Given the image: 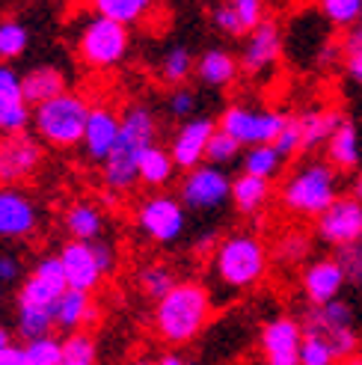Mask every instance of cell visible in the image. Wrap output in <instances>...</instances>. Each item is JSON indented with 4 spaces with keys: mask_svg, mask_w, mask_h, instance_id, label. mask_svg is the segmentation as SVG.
Returning a JSON list of instances; mask_svg holds the SVG:
<instances>
[{
    "mask_svg": "<svg viewBox=\"0 0 362 365\" xmlns=\"http://www.w3.org/2000/svg\"><path fill=\"white\" fill-rule=\"evenodd\" d=\"M270 270L267 244L256 232H232L223 235L211 252L214 279L229 291H249L264 282Z\"/></svg>",
    "mask_w": 362,
    "mask_h": 365,
    "instance_id": "obj_4",
    "label": "cell"
},
{
    "mask_svg": "<svg viewBox=\"0 0 362 365\" xmlns=\"http://www.w3.org/2000/svg\"><path fill=\"white\" fill-rule=\"evenodd\" d=\"M274 181H264V178H256V175H234L232 178V196H229V205L238 211L241 217H259L270 199H274Z\"/></svg>",
    "mask_w": 362,
    "mask_h": 365,
    "instance_id": "obj_25",
    "label": "cell"
},
{
    "mask_svg": "<svg viewBox=\"0 0 362 365\" xmlns=\"http://www.w3.org/2000/svg\"><path fill=\"white\" fill-rule=\"evenodd\" d=\"M241 155H244V145H241L238 140H232L229 134H223L220 128H217L214 137H211V143H208L205 163H211V167H220V170H226V167H232L234 160H241Z\"/></svg>",
    "mask_w": 362,
    "mask_h": 365,
    "instance_id": "obj_39",
    "label": "cell"
},
{
    "mask_svg": "<svg viewBox=\"0 0 362 365\" xmlns=\"http://www.w3.org/2000/svg\"><path fill=\"white\" fill-rule=\"evenodd\" d=\"M33 122V107L27 101L0 104V134H21Z\"/></svg>",
    "mask_w": 362,
    "mask_h": 365,
    "instance_id": "obj_42",
    "label": "cell"
},
{
    "mask_svg": "<svg viewBox=\"0 0 362 365\" xmlns=\"http://www.w3.org/2000/svg\"><path fill=\"white\" fill-rule=\"evenodd\" d=\"M60 365H71V362H60Z\"/></svg>",
    "mask_w": 362,
    "mask_h": 365,
    "instance_id": "obj_58",
    "label": "cell"
},
{
    "mask_svg": "<svg viewBox=\"0 0 362 365\" xmlns=\"http://www.w3.org/2000/svg\"><path fill=\"white\" fill-rule=\"evenodd\" d=\"M53 321H57V330L63 336L78 333V330L93 333V327H98V321H101V306L93 300V294H86V291L66 288L57 306H53Z\"/></svg>",
    "mask_w": 362,
    "mask_h": 365,
    "instance_id": "obj_21",
    "label": "cell"
},
{
    "mask_svg": "<svg viewBox=\"0 0 362 365\" xmlns=\"http://www.w3.org/2000/svg\"><path fill=\"white\" fill-rule=\"evenodd\" d=\"M60 262H63V270H66V282L68 288L75 291H86V294H93V291L101 285L104 273L95 262V252H93V244H83V241H66L60 247Z\"/></svg>",
    "mask_w": 362,
    "mask_h": 365,
    "instance_id": "obj_20",
    "label": "cell"
},
{
    "mask_svg": "<svg viewBox=\"0 0 362 365\" xmlns=\"http://www.w3.org/2000/svg\"><path fill=\"white\" fill-rule=\"evenodd\" d=\"M21 93H24V101L30 107L45 104L51 98L68 93V78H66V71L60 66H51V63L33 66L30 71L21 75Z\"/></svg>",
    "mask_w": 362,
    "mask_h": 365,
    "instance_id": "obj_24",
    "label": "cell"
},
{
    "mask_svg": "<svg viewBox=\"0 0 362 365\" xmlns=\"http://www.w3.org/2000/svg\"><path fill=\"white\" fill-rule=\"evenodd\" d=\"M217 131V122L208 116H193L187 122H181L172 137H170V155L175 160V167L181 173H190L196 170L199 163H205V152H208V143Z\"/></svg>",
    "mask_w": 362,
    "mask_h": 365,
    "instance_id": "obj_16",
    "label": "cell"
},
{
    "mask_svg": "<svg viewBox=\"0 0 362 365\" xmlns=\"http://www.w3.org/2000/svg\"><path fill=\"white\" fill-rule=\"evenodd\" d=\"M315 235L333 250L362 241V202L351 193L338 196L321 217H315Z\"/></svg>",
    "mask_w": 362,
    "mask_h": 365,
    "instance_id": "obj_12",
    "label": "cell"
},
{
    "mask_svg": "<svg viewBox=\"0 0 362 365\" xmlns=\"http://www.w3.org/2000/svg\"><path fill=\"white\" fill-rule=\"evenodd\" d=\"M351 196H356L362 202V167L353 173V181H351Z\"/></svg>",
    "mask_w": 362,
    "mask_h": 365,
    "instance_id": "obj_53",
    "label": "cell"
},
{
    "mask_svg": "<svg viewBox=\"0 0 362 365\" xmlns=\"http://www.w3.org/2000/svg\"><path fill=\"white\" fill-rule=\"evenodd\" d=\"M338 365H362V351H359V354H353V356H348V359H341Z\"/></svg>",
    "mask_w": 362,
    "mask_h": 365,
    "instance_id": "obj_55",
    "label": "cell"
},
{
    "mask_svg": "<svg viewBox=\"0 0 362 365\" xmlns=\"http://www.w3.org/2000/svg\"><path fill=\"white\" fill-rule=\"evenodd\" d=\"M338 196H345L341 193V173L330 167L324 158H309L297 163L276 190L279 205L288 214L306 217V220L321 217Z\"/></svg>",
    "mask_w": 362,
    "mask_h": 365,
    "instance_id": "obj_3",
    "label": "cell"
},
{
    "mask_svg": "<svg viewBox=\"0 0 362 365\" xmlns=\"http://www.w3.org/2000/svg\"><path fill=\"white\" fill-rule=\"evenodd\" d=\"M211 315H214V300L208 285L196 279H178V285L170 294L155 303L152 327L160 341L178 351L205 333Z\"/></svg>",
    "mask_w": 362,
    "mask_h": 365,
    "instance_id": "obj_2",
    "label": "cell"
},
{
    "mask_svg": "<svg viewBox=\"0 0 362 365\" xmlns=\"http://www.w3.org/2000/svg\"><path fill=\"white\" fill-rule=\"evenodd\" d=\"M167 110L178 122L193 119V113H196V93L190 86H175L170 93V98H167Z\"/></svg>",
    "mask_w": 362,
    "mask_h": 365,
    "instance_id": "obj_45",
    "label": "cell"
},
{
    "mask_svg": "<svg viewBox=\"0 0 362 365\" xmlns=\"http://www.w3.org/2000/svg\"><path fill=\"white\" fill-rule=\"evenodd\" d=\"M93 252H95V262H98L101 273H104V277H110V273L116 270V264H119V255H116V247H113L110 241H104V238H98V241H93Z\"/></svg>",
    "mask_w": 362,
    "mask_h": 365,
    "instance_id": "obj_48",
    "label": "cell"
},
{
    "mask_svg": "<svg viewBox=\"0 0 362 365\" xmlns=\"http://www.w3.org/2000/svg\"><path fill=\"white\" fill-rule=\"evenodd\" d=\"M324 160L338 173H356L362 167V137L353 119L345 116V122L333 131V137L324 145Z\"/></svg>",
    "mask_w": 362,
    "mask_h": 365,
    "instance_id": "obj_22",
    "label": "cell"
},
{
    "mask_svg": "<svg viewBox=\"0 0 362 365\" xmlns=\"http://www.w3.org/2000/svg\"><path fill=\"white\" fill-rule=\"evenodd\" d=\"M336 262L341 264V270H345L348 285L362 288V241L336 250Z\"/></svg>",
    "mask_w": 362,
    "mask_h": 365,
    "instance_id": "obj_44",
    "label": "cell"
},
{
    "mask_svg": "<svg viewBox=\"0 0 362 365\" xmlns=\"http://www.w3.org/2000/svg\"><path fill=\"white\" fill-rule=\"evenodd\" d=\"M53 330H57L53 309L15 303V333H18V339H24V344L36 341V339H45V336H53Z\"/></svg>",
    "mask_w": 362,
    "mask_h": 365,
    "instance_id": "obj_30",
    "label": "cell"
},
{
    "mask_svg": "<svg viewBox=\"0 0 362 365\" xmlns=\"http://www.w3.org/2000/svg\"><path fill=\"white\" fill-rule=\"evenodd\" d=\"M279 57H282V27L274 18H264L244 39V48L238 53L241 71H247L249 78H262L279 63Z\"/></svg>",
    "mask_w": 362,
    "mask_h": 365,
    "instance_id": "obj_15",
    "label": "cell"
},
{
    "mask_svg": "<svg viewBox=\"0 0 362 365\" xmlns=\"http://www.w3.org/2000/svg\"><path fill=\"white\" fill-rule=\"evenodd\" d=\"M300 327H303L306 336H318V339L327 341L330 348L338 354V359H348V356L362 351L353 306L345 297H338L333 303H324V306H306Z\"/></svg>",
    "mask_w": 362,
    "mask_h": 365,
    "instance_id": "obj_7",
    "label": "cell"
},
{
    "mask_svg": "<svg viewBox=\"0 0 362 365\" xmlns=\"http://www.w3.org/2000/svg\"><path fill=\"white\" fill-rule=\"evenodd\" d=\"M0 300H4V285H0Z\"/></svg>",
    "mask_w": 362,
    "mask_h": 365,
    "instance_id": "obj_57",
    "label": "cell"
},
{
    "mask_svg": "<svg viewBox=\"0 0 362 365\" xmlns=\"http://www.w3.org/2000/svg\"><path fill=\"white\" fill-rule=\"evenodd\" d=\"M137 285H140V294L143 297L157 303L160 297H167L170 291L178 285V277H175V270L170 264L152 262V264H146V267L137 273Z\"/></svg>",
    "mask_w": 362,
    "mask_h": 365,
    "instance_id": "obj_34",
    "label": "cell"
},
{
    "mask_svg": "<svg viewBox=\"0 0 362 365\" xmlns=\"http://www.w3.org/2000/svg\"><path fill=\"white\" fill-rule=\"evenodd\" d=\"M274 149L282 155V160H291L300 155V122H297V113L288 116L285 128L279 131V137L274 140Z\"/></svg>",
    "mask_w": 362,
    "mask_h": 365,
    "instance_id": "obj_46",
    "label": "cell"
},
{
    "mask_svg": "<svg viewBox=\"0 0 362 365\" xmlns=\"http://www.w3.org/2000/svg\"><path fill=\"white\" fill-rule=\"evenodd\" d=\"M45 160V143L30 134H0V187H21L39 173Z\"/></svg>",
    "mask_w": 362,
    "mask_h": 365,
    "instance_id": "obj_11",
    "label": "cell"
},
{
    "mask_svg": "<svg viewBox=\"0 0 362 365\" xmlns=\"http://www.w3.org/2000/svg\"><path fill=\"white\" fill-rule=\"evenodd\" d=\"M220 238H223V235H217L214 229H208V232H202V235L196 238V250H211V247L220 244Z\"/></svg>",
    "mask_w": 362,
    "mask_h": 365,
    "instance_id": "obj_52",
    "label": "cell"
},
{
    "mask_svg": "<svg viewBox=\"0 0 362 365\" xmlns=\"http://www.w3.org/2000/svg\"><path fill=\"white\" fill-rule=\"evenodd\" d=\"M9 344H12V333H9V327H6V324H0V351L9 348Z\"/></svg>",
    "mask_w": 362,
    "mask_h": 365,
    "instance_id": "obj_54",
    "label": "cell"
},
{
    "mask_svg": "<svg viewBox=\"0 0 362 365\" xmlns=\"http://www.w3.org/2000/svg\"><path fill=\"white\" fill-rule=\"evenodd\" d=\"M297 122H300V155H312L315 149L327 145V140L345 122V116L336 107H318V110L297 113Z\"/></svg>",
    "mask_w": 362,
    "mask_h": 365,
    "instance_id": "obj_26",
    "label": "cell"
},
{
    "mask_svg": "<svg viewBox=\"0 0 362 365\" xmlns=\"http://www.w3.org/2000/svg\"><path fill=\"white\" fill-rule=\"evenodd\" d=\"M63 226L68 232V241L93 244L104 235V211L95 202H89V199H78V202L66 208Z\"/></svg>",
    "mask_w": 362,
    "mask_h": 365,
    "instance_id": "obj_27",
    "label": "cell"
},
{
    "mask_svg": "<svg viewBox=\"0 0 362 365\" xmlns=\"http://www.w3.org/2000/svg\"><path fill=\"white\" fill-rule=\"evenodd\" d=\"M24 359L27 365H60L63 362V339L45 336L24 344Z\"/></svg>",
    "mask_w": 362,
    "mask_h": 365,
    "instance_id": "obj_41",
    "label": "cell"
},
{
    "mask_svg": "<svg viewBox=\"0 0 362 365\" xmlns=\"http://www.w3.org/2000/svg\"><path fill=\"white\" fill-rule=\"evenodd\" d=\"M341 53H345V75L362 89V24L341 36Z\"/></svg>",
    "mask_w": 362,
    "mask_h": 365,
    "instance_id": "obj_40",
    "label": "cell"
},
{
    "mask_svg": "<svg viewBox=\"0 0 362 365\" xmlns=\"http://www.w3.org/2000/svg\"><path fill=\"white\" fill-rule=\"evenodd\" d=\"M196 71V57H193V51L187 45H172L167 48V53L160 57L157 63V78L170 83L172 89L175 86H185V81Z\"/></svg>",
    "mask_w": 362,
    "mask_h": 365,
    "instance_id": "obj_31",
    "label": "cell"
},
{
    "mask_svg": "<svg viewBox=\"0 0 362 365\" xmlns=\"http://www.w3.org/2000/svg\"><path fill=\"white\" fill-rule=\"evenodd\" d=\"M63 362L71 365H95L98 362V341L89 330H78L63 336Z\"/></svg>",
    "mask_w": 362,
    "mask_h": 365,
    "instance_id": "obj_36",
    "label": "cell"
},
{
    "mask_svg": "<svg viewBox=\"0 0 362 365\" xmlns=\"http://www.w3.org/2000/svg\"><path fill=\"white\" fill-rule=\"evenodd\" d=\"M12 101H24L21 75L9 63H0V104H12Z\"/></svg>",
    "mask_w": 362,
    "mask_h": 365,
    "instance_id": "obj_47",
    "label": "cell"
},
{
    "mask_svg": "<svg viewBox=\"0 0 362 365\" xmlns=\"http://www.w3.org/2000/svg\"><path fill=\"white\" fill-rule=\"evenodd\" d=\"M89 119V101L81 93H63L33 107V134L51 149H78Z\"/></svg>",
    "mask_w": 362,
    "mask_h": 365,
    "instance_id": "obj_5",
    "label": "cell"
},
{
    "mask_svg": "<svg viewBox=\"0 0 362 365\" xmlns=\"http://www.w3.org/2000/svg\"><path fill=\"white\" fill-rule=\"evenodd\" d=\"M267 18L264 0H220L211 9L214 30L226 36V39H247Z\"/></svg>",
    "mask_w": 362,
    "mask_h": 365,
    "instance_id": "obj_19",
    "label": "cell"
},
{
    "mask_svg": "<svg viewBox=\"0 0 362 365\" xmlns=\"http://www.w3.org/2000/svg\"><path fill=\"white\" fill-rule=\"evenodd\" d=\"M30 48V30L27 24L6 18L0 21V63H12Z\"/></svg>",
    "mask_w": 362,
    "mask_h": 365,
    "instance_id": "obj_37",
    "label": "cell"
},
{
    "mask_svg": "<svg viewBox=\"0 0 362 365\" xmlns=\"http://www.w3.org/2000/svg\"><path fill=\"white\" fill-rule=\"evenodd\" d=\"M348 279L345 270L336 262V255H321V259H312L300 273V291L306 297V306H324L341 297Z\"/></svg>",
    "mask_w": 362,
    "mask_h": 365,
    "instance_id": "obj_17",
    "label": "cell"
},
{
    "mask_svg": "<svg viewBox=\"0 0 362 365\" xmlns=\"http://www.w3.org/2000/svg\"><path fill=\"white\" fill-rule=\"evenodd\" d=\"M338 354L318 336H306L300 341V365H338Z\"/></svg>",
    "mask_w": 362,
    "mask_h": 365,
    "instance_id": "obj_43",
    "label": "cell"
},
{
    "mask_svg": "<svg viewBox=\"0 0 362 365\" xmlns=\"http://www.w3.org/2000/svg\"><path fill=\"white\" fill-rule=\"evenodd\" d=\"M21 270H24V264H21V259H18V255L0 252V285L18 282V279H21Z\"/></svg>",
    "mask_w": 362,
    "mask_h": 365,
    "instance_id": "obj_49",
    "label": "cell"
},
{
    "mask_svg": "<svg viewBox=\"0 0 362 365\" xmlns=\"http://www.w3.org/2000/svg\"><path fill=\"white\" fill-rule=\"evenodd\" d=\"M181 205L196 214H211L229 205L232 196V178L226 170L211 167V163H199L196 170L185 173L178 181V193Z\"/></svg>",
    "mask_w": 362,
    "mask_h": 365,
    "instance_id": "obj_10",
    "label": "cell"
},
{
    "mask_svg": "<svg viewBox=\"0 0 362 365\" xmlns=\"http://www.w3.org/2000/svg\"><path fill=\"white\" fill-rule=\"evenodd\" d=\"M300 341H303L300 318L276 315L264 321L259 330L262 362L264 365H300Z\"/></svg>",
    "mask_w": 362,
    "mask_h": 365,
    "instance_id": "obj_13",
    "label": "cell"
},
{
    "mask_svg": "<svg viewBox=\"0 0 362 365\" xmlns=\"http://www.w3.org/2000/svg\"><path fill=\"white\" fill-rule=\"evenodd\" d=\"M155 9H157V0H89V12L110 18V21L128 30L137 24H146Z\"/></svg>",
    "mask_w": 362,
    "mask_h": 365,
    "instance_id": "obj_28",
    "label": "cell"
},
{
    "mask_svg": "<svg viewBox=\"0 0 362 365\" xmlns=\"http://www.w3.org/2000/svg\"><path fill=\"white\" fill-rule=\"evenodd\" d=\"M157 116L149 104H131L122 110V128L113 152L101 163V181L107 196L131 193L140 185V158L157 145Z\"/></svg>",
    "mask_w": 362,
    "mask_h": 365,
    "instance_id": "obj_1",
    "label": "cell"
},
{
    "mask_svg": "<svg viewBox=\"0 0 362 365\" xmlns=\"http://www.w3.org/2000/svg\"><path fill=\"white\" fill-rule=\"evenodd\" d=\"M119 128H122V113H116L113 107H107V104L89 107V119H86L83 140H81L83 158L89 163H104L119 140Z\"/></svg>",
    "mask_w": 362,
    "mask_h": 365,
    "instance_id": "obj_18",
    "label": "cell"
},
{
    "mask_svg": "<svg viewBox=\"0 0 362 365\" xmlns=\"http://www.w3.org/2000/svg\"><path fill=\"white\" fill-rule=\"evenodd\" d=\"M75 51L86 68L95 71H110L122 66L131 53V30L122 27L110 18H101L95 12H89L83 18V24L78 27Z\"/></svg>",
    "mask_w": 362,
    "mask_h": 365,
    "instance_id": "obj_6",
    "label": "cell"
},
{
    "mask_svg": "<svg viewBox=\"0 0 362 365\" xmlns=\"http://www.w3.org/2000/svg\"><path fill=\"white\" fill-rule=\"evenodd\" d=\"M39 223V205L24 187H0V241H27Z\"/></svg>",
    "mask_w": 362,
    "mask_h": 365,
    "instance_id": "obj_14",
    "label": "cell"
},
{
    "mask_svg": "<svg viewBox=\"0 0 362 365\" xmlns=\"http://www.w3.org/2000/svg\"><path fill=\"white\" fill-rule=\"evenodd\" d=\"M309 252H312V238L300 229L282 232L274 241V250H270V255H274L282 267H300L303 262H309Z\"/></svg>",
    "mask_w": 362,
    "mask_h": 365,
    "instance_id": "obj_33",
    "label": "cell"
},
{
    "mask_svg": "<svg viewBox=\"0 0 362 365\" xmlns=\"http://www.w3.org/2000/svg\"><path fill=\"white\" fill-rule=\"evenodd\" d=\"M282 167H285V160L274 145H249L241 155V173L264 178V181H274L282 173Z\"/></svg>",
    "mask_w": 362,
    "mask_h": 365,
    "instance_id": "obj_32",
    "label": "cell"
},
{
    "mask_svg": "<svg viewBox=\"0 0 362 365\" xmlns=\"http://www.w3.org/2000/svg\"><path fill=\"white\" fill-rule=\"evenodd\" d=\"M318 9L336 30H353L362 24V0H318Z\"/></svg>",
    "mask_w": 362,
    "mask_h": 365,
    "instance_id": "obj_35",
    "label": "cell"
},
{
    "mask_svg": "<svg viewBox=\"0 0 362 365\" xmlns=\"http://www.w3.org/2000/svg\"><path fill=\"white\" fill-rule=\"evenodd\" d=\"M288 116L291 113L276 110V107L259 110V107H247V104H229L220 113V119H217V128L232 140H238L244 149H249V145H274Z\"/></svg>",
    "mask_w": 362,
    "mask_h": 365,
    "instance_id": "obj_9",
    "label": "cell"
},
{
    "mask_svg": "<svg viewBox=\"0 0 362 365\" xmlns=\"http://www.w3.org/2000/svg\"><path fill=\"white\" fill-rule=\"evenodd\" d=\"M60 294H63V291H60L57 285L39 279L36 273H27V279L21 282V288H18V294H15V303L53 309V306H57V300H60Z\"/></svg>",
    "mask_w": 362,
    "mask_h": 365,
    "instance_id": "obj_38",
    "label": "cell"
},
{
    "mask_svg": "<svg viewBox=\"0 0 362 365\" xmlns=\"http://www.w3.org/2000/svg\"><path fill=\"white\" fill-rule=\"evenodd\" d=\"M157 365H199L196 359H190V356H185L181 351H167L164 356L157 359Z\"/></svg>",
    "mask_w": 362,
    "mask_h": 365,
    "instance_id": "obj_51",
    "label": "cell"
},
{
    "mask_svg": "<svg viewBox=\"0 0 362 365\" xmlns=\"http://www.w3.org/2000/svg\"><path fill=\"white\" fill-rule=\"evenodd\" d=\"M0 365H27L24 359V344H9V348L0 351Z\"/></svg>",
    "mask_w": 362,
    "mask_h": 365,
    "instance_id": "obj_50",
    "label": "cell"
},
{
    "mask_svg": "<svg viewBox=\"0 0 362 365\" xmlns=\"http://www.w3.org/2000/svg\"><path fill=\"white\" fill-rule=\"evenodd\" d=\"M175 160L170 155L167 145H152V149L140 158V185L143 187H152V190H160L167 187L170 181L175 178Z\"/></svg>",
    "mask_w": 362,
    "mask_h": 365,
    "instance_id": "obj_29",
    "label": "cell"
},
{
    "mask_svg": "<svg viewBox=\"0 0 362 365\" xmlns=\"http://www.w3.org/2000/svg\"><path fill=\"white\" fill-rule=\"evenodd\" d=\"M134 223L157 247H175L187 232V208L175 193H152L134 211Z\"/></svg>",
    "mask_w": 362,
    "mask_h": 365,
    "instance_id": "obj_8",
    "label": "cell"
},
{
    "mask_svg": "<svg viewBox=\"0 0 362 365\" xmlns=\"http://www.w3.org/2000/svg\"><path fill=\"white\" fill-rule=\"evenodd\" d=\"M193 75L199 78V83L208 86V89H226V86H232L234 81H238L241 63H238V57H234L229 48L214 45V48L199 53Z\"/></svg>",
    "mask_w": 362,
    "mask_h": 365,
    "instance_id": "obj_23",
    "label": "cell"
},
{
    "mask_svg": "<svg viewBox=\"0 0 362 365\" xmlns=\"http://www.w3.org/2000/svg\"><path fill=\"white\" fill-rule=\"evenodd\" d=\"M128 365H157V359L152 362V359H134V362H128Z\"/></svg>",
    "mask_w": 362,
    "mask_h": 365,
    "instance_id": "obj_56",
    "label": "cell"
}]
</instances>
